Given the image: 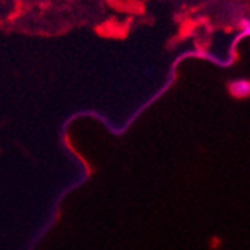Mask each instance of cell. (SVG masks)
<instances>
[{
    "mask_svg": "<svg viewBox=\"0 0 250 250\" xmlns=\"http://www.w3.org/2000/svg\"><path fill=\"white\" fill-rule=\"evenodd\" d=\"M229 93L237 99H244L250 96V81L249 80H235L228 85Z\"/></svg>",
    "mask_w": 250,
    "mask_h": 250,
    "instance_id": "obj_1",
    "label": "cell"
}]
</instances>
